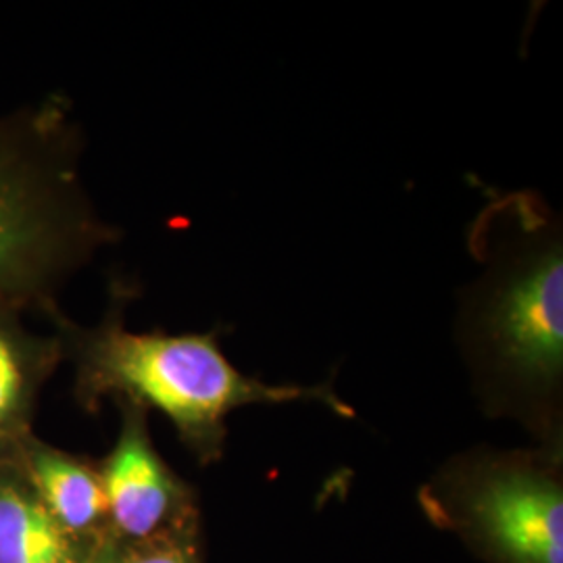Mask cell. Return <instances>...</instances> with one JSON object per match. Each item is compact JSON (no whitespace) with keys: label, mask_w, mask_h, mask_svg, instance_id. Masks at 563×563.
<instances>
[{"label":"cell","mask_w":563,"mask_h":563,"mask_svg":"<svg viewBox=\"0 0 563 563\" xmlns=\"http://www.w3.org/2000/svg\"><path fill=\"white\" fill-rule=\"evenodd\" d=\"M132 297L134 290L118 282L97 325L71 322L63 311L51 318L63 360L76 365V397L84 409L97 411L109 397L153 407L174 423L181 443L201 463L222 457L225 418L244 405L318 401L353 418V409L325 384L282 386L244 376L223 355L218 330L209 334L130 332L123 316Z\"/></svg>","instance_id":"cell-1"},{"label":"cell","mask_w":563,"mask_h":563,"mask_svg":"<svg viewBox=\"0 0 563 563\" xmlns=\"http://www.w3.org/2000/svg\"><path fill=\"white\" fill-rule=\"evenodd\" d=\"M81 151L60 95L0 118V302L21 313H59L67 280L120 239L84 190Z\"/></svg>","instance_id":"cell-2"},{"label":"cell","mask_w":563,"mask_h":563,"mask_svg":"<svg viewBox=\"0 0 563 563\" xmlns=\"http://www.w3.org/2000/svg\"><path fill=\"white\" fill-rule=\"evenodd\" d=\"M486 263L467 309L470 336L518 383L551 388L563 367V253L555 225L526 197L484 213L474 234Z\"/></svg>","instance_id":"cell-3"},{"label":"cell","mask_w":563,"mask_h":563,"mask_svg":"<svg viewBox=\"0 0 563 563\" xmlns=\"http://www.w3.org/2000/svg\"><path fill=\"white\" fill-rule=\"evenodd\" d=\"M463 520L493 560L563 563V490L553 467L530 457L476 463L463 481Z\"/></svg>","instance_id":"cell-4"},{"label":"cell","mask_w":563,"mask_h":563,"mask_svg":"<svg viewBox=\"0 0 563 563\" xmlns=\"http://www.w3.org/2000/svg\"><path fill=\"white\" fill-rule=\"evenodd\" d=\"M120 405V437L99 470L109 534L118 544H134L195 520L197 509L190 488L163 462L151 441L146 409L136 402Z\"/></svg>","instance_id":"cell-5"},{"label":"cell","mask_w":563,"mask_h":563,"mask_svg":"<svg viewBox=\"0 0 563 563\" xmlns=\"http://www.w3.org/2000/svg\"><path fill=\"white\" fill-rule=\"evenodd\" d=\"M21 316L20 309L0 302V463L23 460L34 439L32 422L42 386L63 360L57 332L36 334Z\"/></svg>","instance_id":"cell-6"},{"label":"cell","mask_w":563,"mask_h":563,"mask_svg":"<svg viewBox=\"0 0 563 563\" xmlns=\"http://www.w3.org/2000/svg\"><path fill=\"white\" fill-rule=\"evenodd\" d=\"M23 470L46 511L88 547L111 539L99 463L65 453L36 437L23 451Z\"/></svg>","instance_id":"cell-7"},{"label":"cell","mask_w":563,"mask_h":563,"mask_svg":"<svg viewBox=\"0 0 563 563\" xmlns=\"http://www.w3.org/2000/svg\"><path fill=\"white\" fill-rule=\"evenodd\" d=\"M97 547L80 543L55 522L23 460L0 463V563H84Z\"/></svg>","instance_id":"cell-8"},{"label":"cell","mask_w":563,"mask_h":563,"mask_svg":"<svg viewBox=\"0 0 563 563\" xmlns=\"http://www.w3.org/2000/svg\"><path fill=\"white\" fill-rule=\"evenodd\" d=\"M120 562L202 563L197 518L141 543L120 544Z\"/></svg>","instance_id":"cell-9"},{"label":"cell","mask_w":563,"mask_h":563,"mask_svg":"<svg viewBox=\"0 0 563 563\" xmlns=\"http://www.w3.org/2000/svg\"><path fill=\"white\" fill-rule=\"evenodd\" d=\"M84 563H121L120 562V544L115 543L113 539L102 541Z\"/></svg>","instance_id":"cell-10"}]
</instances>
